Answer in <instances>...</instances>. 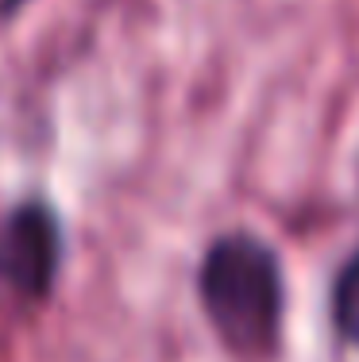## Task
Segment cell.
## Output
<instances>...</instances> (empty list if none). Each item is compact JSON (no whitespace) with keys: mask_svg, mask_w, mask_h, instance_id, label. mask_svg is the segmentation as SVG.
Here are the masks:
<instances>
[{"mask_svg":"<svg viewBox=\"0 0 359 362\" xmlns=\"http://www.w3.org/2000/svg\"><path fill=\"white\" fill-rule=\"evenodd\" d=\"M198 305L217 343L239 362L278 358L286 339V262L251 228H228L205 243L193 274Z\"/></svg>","mask_w":359,"mask_h":362,"instance_id":"cell-1","label":"cell"},{"mask_svg":"<svg viewBox=\"0 0 359 362\" xmlns=\"http://www.w3.org/2000/svg\"><path fill=\"white\" fill-rule=\"evenodd\" d=\"M62 262L66 228L47 197H23L0 212V289L16 305H47Z\"/></svg>","mask_w":359,"mask_h":362,"instance_id":"cell-2","label":"cell"},{"mask_svg":"<svg viewBox=\"0 0 359 362\" xmlns=\"http://www.w3.org/2000/svg\"><path fill=\"white\" fill-rule=\"evenodd\" d=\"M329 324L348 351H359V243L340 258L329 286Z\"/></svg>","mask_w":359,"mask_h":362,"instance_id":"cell-3","label":"cell"},{"mask_svg":"<svg viewBox=\"0 0 359 362\" xmlns=\"http://www.w3.org/2000/svg\"><path fill=\"white\" fill-rule=\"evenodd\" d=\"M28 4H31V0H0V28H4V23H12Z\"/></svg>","mask_w":359,"mask_h":362,"instance_id":"cell-4","label":"cell"}]
</instances>
